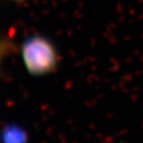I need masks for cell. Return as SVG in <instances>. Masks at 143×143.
Instances as JSON below:
<instances>
[{"instance_id":"6da1fadb","label":"cell","mask_w":143,"mask_h":143,"mask_svg":"<svg viewBox=\"0 0 143 143\" xmlns=\"http://www.w3.org/2000/svg\"><path fill=\"white\" fill-rule=\"evenodd\" d=\"M21 52L24 66L32 75H46L56 69L58 53L53 43L45 37L34 35L26 39Z\"/></svg>"},{"instance_id":"7a4b0ae2","label":"cell","mask_w":143,"mask_h":143,"mask_svg":"<svg viewBox=\"0 0 143 143\" xmlns=\"http://www.w3.org/2000/svg\"><path fill=\"white\" fill-rule=\"evenodd\" d=\"M4 141L6 143H22L25 135L17 128H8L4 133Z\"/></svg>"},{"instance_id":"3957f363","label":"cell","mask_w":143,"mask_h":143,"mask_svg":"<svg viewBox=\"0 0 143 143\" xmlns=\"http://www.w3.org/2000/svg\"><path fill=\"white\" fill-rule=\"evenodd\" d=\"M14 1H18V2H20V1H24V0H14Z\"/></svg>"}]
</instances>
